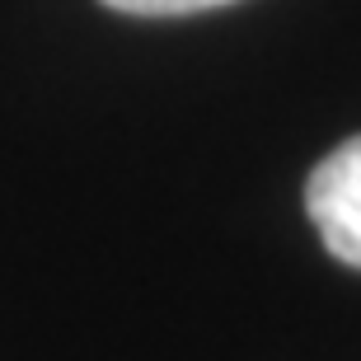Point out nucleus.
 <instances>
[{"instance_id": "obj_1", "label": "nucleus", "mask_w": 361, "mask_h": 361, "mask_svg": "<svg viewBox=\"0 0 361 361\" xmlns=\"http://www.w3.org/2000/svg\"><path fill=\"white\" fill-rule=\"evenodd\" d=\"M305 212L324 249L361 272V136L329 150L305 183Z\"/></svg>"}, {"instance_id": "obj_2", "label": "nucleus", "mask_w": 361, "mask_h": 361, "mask_svg": "<svg viewBox=\"0 0 361 361\" xmlns=\"http://www.w3.org/2000/svg\"><path fill=\"white\" fill-rule=\"evenodd\" d=\"M104 5L122 14H197L216 5H235V0H104Z\"/></svg>"}]
</instances>
